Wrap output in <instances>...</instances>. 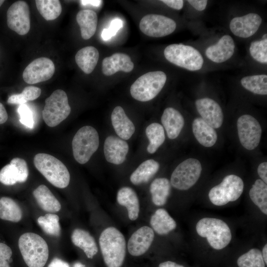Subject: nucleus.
I'll use <instances>...</instances> for the list:
<instances>
[{
	"instance_id": "3c124183",
	"label": "nucleus",
	"mask_w": 267,
	"mask_h": 267,
	"mask_svg": "<svg viewBox=\"0 0 267 267\" xmlns=\"http://www.w3.org/2000/svg\"><path fill=\"white\" fill-rule=\"evenodd\" d=\"M81 3L84 6H90L97 7L101 5L102 1L99 0H80Z\"/></svg>"
},
{
	"instance_id": "72a5a7b5",
	"label": "nucleus",
	"mask_w": 267,
	"mask_h": 267,
	"mask_svg": "<svg viewBox=\"0 0 267 267\" xmlns=\"http://www.w3.org/2000/svg\"><path fill=\"white\" fill-rule=\"evenodd\" d=\"M252 201L267 215V185L262 179H257L249 192Z\"/></svg>"
},
{
	"instance_id": "412c9836",
	"label": "nucleus",
	"mask_w": 267,
	"mask_h": 267,
	"mask_svg": "<svg viewBox=\"0 0 267 267\" xmlns=\"http://www.w3.org/2000/svg\"><path fill=\"white\" fill-rule=\"evenodd\" d=\"M111 119L113 127L120 138L128 140L132 137L135 127L122 107L117 106L113 109Z\"/></svg>"
},
{
	"instance_id": "7c9ffc66",
	"label": "nucleus",
	"mask_w": 267,
	"mask_h": 267,
	"mask_svg": "<svg viewBox=\"0 0 267 267\" xmlns=\"http://www.w3.org/2000/svg\"><path fill=\"white\" fill-rule=\"evenodd\" d=\"M171 184L166 178L155 179L150 185V192L154 205L161 206L165 205L170 194Z\"/></svg>"
},
{
	"instance_id": "b1692460",
	"label": "nucleus",
	"mask_w": 267,
	"mask_h": 267,
	"mask_svg": "<svg viewBox=\"0 0 267 267\" xmlns=\"http://www.w3.org/2000/svg\"><path fill=\"white\" fill-rule=\"evenodd\" d=\"M192 131L198 142L205 147L213 146L217 140L218 136L215 129L201 118H197L193 120Z\"/></svg>"
},
{
	"instance_id": "49530a36",
	"label": "nucleus",
	"mask_w": 267,
	"mask_h": 267,
	"mask_svg": "<svg viewBox=\"0 0 267 267\" xmlns=\"http://www.w3.org/2000/svg\"><path fill=\"white\" fill-rule=\"evenodd\" d=\"M258 174L261 179L267 183V163L266 162L261 163L257 169Z\"/></svg>"
},
{
	"instance_id": "09e8293b",
	"label": "nucleus",
	"mask_w": 267,
	"mask_h": 267,
	"mask_svg": "<svg viewBox=\"0 0 267 267\" xmlns=\"http://www.w3.org/2000/svg\"><path fill=\"white\" fill-rule=\"evenodd\" d=\"M187 1L198 11L204 10L207 4V0H188Z\"/></svg>"
},
{
	"instance_id": "423d86ee",
	"label": "nucleus",
	"mask_w": 267,
	"mask_h": 267,
	"mask_svg": "<svg viewBox=\"0 0 267 267\" xmlns=\"http://www.w3.org/2000/svg\"><path fill=\"white\" fill-rule=\"evenodd\" d=\"M164 54L170 62L189 71L201 69L204 62L199 51L190 45L170 44L165 48Z\"/></svg>"
},
{
	"instance_id": "f03ea898",
	"label": "nucleus",
	"mask_w": 267,
	"mask_h": 267,
	"mask_svg": "<svg viewBox=\"0 0 267 267\" xmlns=\"http://www.w3.org/2000/svg\"><path fill=\"white\" fill-rule=\"evenodd\" d=\"M18 247L23 259L28 267H44L48 258L47 243L39 235L33 232L22 234Z\"/></svg>"
},
{
	"instance_id": "aec40b11",
	"label": "nucleus",
	"mask_w": 267,
	"mask_h": 267,
	"mask_svg": "<svg viewBox=\"0 0 267 267\" xmlns=\"http://www.w3.org/2000/svg\"><path fill=\"white\" fill-rule=\"evenodd\" d=\"M134 67V65L130 57L122 53H116L111 56L105 57L102 62V71L108 76L120 71L130 72Z\"/></svg>"
},
{
	"instance_id": "473e14b6",
	"label": "nucleus",
	"mask_w": 267,
	"mask_h": 267,
	"mask_svg": "<svg viewBox=\"0 0 267 267\" xmlns=\"http://www.w3.org/2000/svg\"><path fill=\"white\" fill-rule=\"evenodd\" d=\"M145 134L149 141L147 150L149 153H154L165 140L164 129L160 124L153 123L147 127Z\"/></svg>"
},
{
	"instance_id": "a878e982",
	"label": "nucleus",
	"mask_w": 267,
	"mask_h": 267,
	"mask_svg": "<svg viewBox=\"0 0 267 267\" xmlns=\"http://www.w3.org/2000/svg\"><path fill=\"white\" fill-rule=\"evenodd\" d=\"M150 223L152 229L159 235H166L177 227L176 221L164 209H158L152 215Z\"/></svg>"
},
{
	"instance_id": "6e6552de",
	"label": "nucleus",
	"mask_w": 267,
	"mask_h": 267,
	"mask_svg": "<svg viewBox=\"0 0 267 267\" xmlns=\"http://www.w3.org/2000/svg\"><path fill=\"white\" fill-rule=\"evenodd\" d=\"M70 112L71 107L66 92L58 89L45 99L42 116L48 126L54 127L66 119Z\"/></svg>"
},
{
	"instance_id": "4c0bfd02",
	"label": "nucleus",
	"mask_w": 267,
	"mask_h": 267,
	"mask_svg": "<svg viewBox=\"0 0 267 267\" xmlns=\"http://www.w3.org/2000/svg\"><path fill=\"white\" fill-rule=\"evenodd\" d=\"M239 267H265L261 251L257 248H252L242 254L237 259Z\"/></svg>"
},
{
	"instance_id": "864d4df0",
	"label": "nucleus",
	"mask_w": 267,
	"mask_h": 267,
	"mask_svg": "<svg viewBox=\"0 0 267 267\" xmlns=\"http://www.w3.org/2000/svg\"><path fill=\"white\" fill-rule=\"evenodd\" d=\"M159 267H184L172 261H166L160 263Z\"/></svg>"
},
{
	"instance_id": "58836bf2",
	"label": "nucleus",
	"mask_w": 267,
	"mask_h": 267,
	"mask_svg": "<svg viewBox=\"0 0 267 267\" xmlns=\"http://www.w3.org/2000/svg\"><path fill=\"white\" fill-rule=\"evenodd\" d=\"M41 94V89L35 86L25 88L22 92L10 96L7 100L9 104H24L29 101L34 100L38 98Z\"/></svg>"
},
{
	"instance_id": "a18cd8bd",
	"label": "nucleus",
	"mask_w": 267,
	"mask_h": 267,
	"mask_svg": "<svg viewBox=\"0 0 267 267\" xmlns=\"http://www.w3.org/2000/svg\"><path fill=\"white\" fill-rule=\"evenodd\" d=\"M12 252L11 248L3 243H0V257L10 262Z\"/></svg>"
},
{
	"instance_id": "37998d69",
	"label": "nucleus",
	"mask_w": 267,
	"mask_h": 267,
	"mask_svg": "<svg viewBox=\"0 0 267 267\" xmlns=\"http://www.w3.org/2000/svg\"><path fill=\"white\" fill-rule=\"evenodd\" d=\"M10 163L14 165L17 169L19 173L18 182H25L29 175V170L26 161L20 158H14Z\"/></svg>"
},
{
	"instance_id": "2eb2a0df",
	"label": "nucleus",
	"mask_w": 267,
	"mask_h": 267,
	"mask_svg": "<svg viewBox=\"0 0 267 267\" xmlns=\"http://www.w3.org/2000/svg\"><path fill=\"white\" fill-rule=\"evenodd\" d=\"M195 106L201 118L214 129L219 128L222 124L223 115L219 104L210 98L198 99Z\"/></svg>"
},
{
	"instance_id": "8fccbe9b",
	"label": "nucleus",
	"mask_w": 267,
	"mask_h": 267,
	"mask_svg": "<svg viewBox=\"0 0 267 267\" xmlns=\"http://www.w3.org/2000/svg\"><path fill=\"white\" fill-rule=\"evenodd\" d=\"M47 267H70V266L67 262L59 258H55L51 261Z\"/></svg>"
},
{
	"instance_id": "f8f14e48",
	"label": "nucleus",
	"mask_w": 267,
	"mask_h": 267,
	"mask_svg": "<svg viewBox=\"0 0 267 267\" xmlns=\"http://www.w3.org/2000/svg\"><path fill=\"white\" fill-rule=\"evenodd\" d=\"M176 22L170 18L160 14H147L141 19L139 29L145 35L154 38L166 36L176 29Z\"/></svg>"
},
{
	"instance_id": "39448f33",
	"label": "nucleus",
	"mask_w": 267,
	"mask_h": 267,
	"mask_svg": "<svg viewBox=\"0 0 267 267\" xmlns=\"http://www.w3.org/2000/svg\"><path fill=\"white\" fill-rule=\"evenodd\" d=\"M166 74L161 71L146 73L139 77L131 86L130 93L135 99L145 102L155 97L164 87Z\"/></svg>"
},
{
	"instance_id": "a211bd4d",
	"label": "nucleus",
	"mask_w": 267,
	"mask_h": 267,
	"mask_svg": "<svg viewBox=\"0 0 267 267\" xmlns=\"http://www.w3.org/2000/svg\"><path fill=\"white\" fill-rule=\"evenodd\" d=\"M129 145L124 139L114 135L108 136L104 143V154L107 162L115 165L123 163L129 151Z\"/></svg>"
},
{
	"instance_id": "de8ad7c7",
	"label": "nucleus",
	"mask_w": 267,
	"mask_h": 267,
	"mask_svg": "<svg viewBox=\"0 0 267 267\" xmlns=\"http://www.w3.org/2000/svg\"><path fill=\"white\" fill-rule=\"evenodd\" d=\"M161 1L168 6L177 10H180L183 7V1L182 0H162Z\"/></svg>"
},
{
	"instance_id": "20e7f679",
	"label": "nucleus",
	"mask_w": 267,
	"mask_h": 267,
	"mask_svg": "<svg viewBox=\"0 0 267 267\" xmlns=\"http://www.w3.org/2000/svg\"><path fill=\"white\" fill-rule=\"evenodd\" d=\"M196 230L197 234L206 238L209 245L216 250H221L226 247L232 238L228 225L219 219L203 218L197 222Z\"/></svg>"
},
{
	"instance_id": "79ce46f5",
	"label": "nucleus",
	"mask_w": 267,
	"mask_h": 267,
	"mask_svg": "<svg viewBox=\"0 0 267 267\" xmlns=\"http://www.w3.org/2000/svg\"><path fill=\"white\" fill-rule=\"evenodd\" d=\"M17 112L20 115V122L21 124L30 129L34 126V120L32 111L26 104L19 105Z\"/></svg>"
},
{
	"instance_id": "c9c22d12",
	"label": "nucleus",
	"mask_w": 267,
	"mask_h": 267,
	"mask_svg": "<svg viewBox=\"0 0 267 267\" xmlns=\"http://www.w3.org/2000/svg\"><path fill=\"white\" fill-rule=\"evenodd\" d=\"M35 2L38 11L47 21L56 19L61 13L62 6L58 0H36Z\"/></svg>"
},
{
	"instance_id": "dca6fc26",
	"label": "nucleus",
	"mask_w": 267,
	"mask_h": 267,
	"mask_svg": "<svg viewBox=\"0 0 267 267\" xmlns=\"http://www.w3.org/2000/svg\"><path fill=\"white\" fill-rule=\"evenodd\" d=\"M262 18L257 13H250L233 18L229 24L231 32L236 36L247 38L253 36L259 29Z\"/></svg>"
},
{
	"instance_id": "c85d7f7f",
	"label": "nucleus",
	"mask_w": 267,
	"mask_h": 267,
	"mask_svg": "<svg viewBox=\"0 0 267 267\" xmlns=\"http://www.w3.org/2000/svg\"><path fill=\"white\" fill-rule=\"evenodd\" d=\"M76 20L80 26L81 36L84 40H88L95 34L97 24V16L95 11L90 9L79 11Z\"/></svg>"
},
{
	"instance_id": "0eeeda50",
	"label": "nucleus",
	"mask_w": 267,
	"mask_h": 267,
	"mask_svg": "<svg viewBox=\"0 0 267 267\" xmlns=\"http://www.w3.org/2000/svg\"><path fill=\"white\" fill-rule=\"evenodd\" d=\"M72 150L76 161L81 164L87 163L99 146V135L91 126H85L75 134L72 142Z\"/></svg>"
},
{
	"instance_id": "4468645a",
	"label": "nucleus",
	"mask_w": 267,
	"mask_h": 267,
	"mask_svg": "<svg viewBox=\"0 0 267 267\" xmlns=\"http://www.w3.org/2000/svg\"><path fill=\"white\" fill-rule=\"evenodd\" d=\"M55 66L49 58L39 57L32 61L24 69L22 77L29 84H35L50 79L54 74Z\"/></svg>"
},
{
	"instance_id": "603ef678",
	"label": "nucleus",
	"mask_w": 267,
	"mask_h": 267,
	"mask_svg": "<svg viewBox=\"0 0 267 267\" xmlns=\"http://www.w3.org/2000/svg\"><path fill=\"white\" fill-rule=\"evenodd\" d=\"M7 112L3 104L0 102V124L4 123L7 121Z\"/></svg>"
},
{
	"instance_id": "c03bdc74",
	"label": "nucleus",
	"mask_w": 267,
	"mask_h": 267,
	"mask_svg": "<svg viewBox=\"0 0 267 267\" xmlns=\"http://www.w3.org/2000/svg\"><path fill=\"white\" fill-rule=\"evenodd\" d=\"M123 22L119 18L113 19L110 23V27L105 29V34L107 37L111 39L122 27Z\"/></svg>"
},
{
	"instance_id": "4be33fe9",
	"label": "nucleus",
	"mask_w": 267,
	"mask_h": 267,
	"mask_svg": "<svg viewBox=\"0 0 267 267\" xmlns=\"http://www.w3.org/2000/svg\"><path fill=\"white\" fill-rule=\"evenodd\" d=\"M161 122L168 137L171 139L176 138L179 134L184 124L181 113L172 107L166 108L161 117Z\"/></svg>"
},
{
	"instance_id": "393cba45",
	"label": "nucleus",
	"mask_w": 267,
	"mask_h": 267,
	"mask_svg": "<svg viewBox=\"0 0 267 267\" xmlns=\"http://www.w3.org/2000/svg\"><path fill=\"white\" fill-rule=\"evenodd\" d=\"M33 195L39 206L44 211L53 213L60 210V202L45 185H39L34 190Z\"/></svg>"
},
{
	"instance_id": "4d7b16f0",
	"label": "nucleus",
	"mask_w": 267,
	"mask_h": 267,
	"mask_svg": "<svg viewBox=\"0 0 267 267\" xmlns=\"http://www.w3.org/2000/svg\"><path fill=\"white\" fill-rule=\"evenodd\" d=\"M73 267H86L84 265L80 262H76L73 265Z\"/></svg>"
},
{
	"instance_id": "5701e85b",
	"label": "nucleus",
	"mask_w": 267,
	"mask_h": 267,
	"mask_svg": "<svg viewBox=\"0 0 267 267\" xmlns=\"http://www.w3.org/2000/svg\"><path fill=\"white\" fill-rule=\"evenodd\" d=\"M119 204L124 206L128 211L129 218L131 221L136 220L139 213V203L137 195L134 189L130 187H123L117 194Z\"/></svg>"
},
{
	"instance_id": "a19ab883",
	"label": "nucleus",
	"mask_w": 267,
	"mask_h": 267,
	"mask_svg": "<svg viewBox=\"0 0 267 267\" xmlns=\"http://www.w3.org/2000/svg\"><path fill=\"white\" fill-rule=\"evenodd\" d=\"M19 181V173L11 163L4 166L0 171V182L6 185H12Z\"/></svg>"
},
{
	"instance_id": "9b49d317",
	"label": "nucleus",
	"mask_w": 267,
	"mask_h": 267,
	"mask_svg": "<svg viewBox=\"0 0 267 267\" xmlns=\"http://www.w3.org/2000/svg\"><path fill=\"white\" fill-rule=\"evenodd\" d=\"M237 127L241 145L249 150L256 148L262 135V128L259 122L251 115L245 114L238 119Z\"/></svg>"
},
{
	"instance_id": "5fc2aeb1",
	"label": "nucleus",
	"mask_w": 267,
	"mask_h": 267,
	"mask_svg": "<svg viewBox=\"0 0 267 267\" xmlns=\"http://www.w3.org/2000/svg\"><path fill=\"white\" fill-rule=\"evenodd\" d=\"M262 256L264 260L266 265L267 264V244H266L262 250Z\"/></svg>"
},
{
	"instance_id": "ddd939ff",
	"label": "nucleus",
	"mask_w": 267,
	"mask_h": 267,
	"mask_svg": "<svg viewBox=\"0 0 267 267\" xmlns=\"http://www.w3.org/2000/svg\"><path fill=\"white\" fill-rule=\"evenodd\" d=\"M7 24L12 30L20 35H25L30 29V9L27 3L18 0L8 8L7 13Z\"/></svg>"
},
{
	"instance_id": "2f4dec72",
	"label": "nucleus",
	"mask_w": 267,
	"mask_h": 267,
	"mask_svg": "<svg viewBox=\"0 0 267 267\" xmlns=\"http://www.w3.org/2000/svg\"><path fill=\"white\" fill-rule=\"evenodd\" d=\"M22 217V211L19 205L7 197L0 198V218L3 220L17 222Z\"/></svg>"
},
{
	"instance_id": "c756f323",
	"label": "nucleus",
	"mask_w": 267,
	"mask_h": 267,
	"mask_svg": "<svg viewBox=\"0 0 267 267\" xmlns=\"http://www.w3.org/2000/svg\"><path fill=\"white\" fill-rule=\"evenodd\" d=\"M160 165L153 159L142 162L130 176V181L134 185L147 182L158 171Z\"/></svg>"
},
{
	"instance_id": "9d476101",
	"label": "nucleus",
	"mask_w": 267,
	"mask_h": 267,
	"mask_svg": "<svg viewBox=\"0 0 267 267\" xmlns=\"http://www.w3.org/2000/svg\"><path fill=\"white\" fill-rule=\"evenodd\" d=\"M202 166L199 160L187 159L180 163L173 171L170 179L171 185L180 190H186L193 186L199 178Z\"/></svg>"
},
{
	"instance_id": "7ed1b4c3",
	"label": "nucleus",
	"mask_w": 267,
	"mask_h": 267,
	"mask_svg": "<svg viewBox=\"0 0 267 267\" xmlns=\"http://www.w3.org/2000/svg\"><path fill=\"white\" fill-rule=\"evenodd\" d=\"M36 169L53 185L66 187L70 182V176L65 165L55 157L44 153L36 154L34 158Z\"/></svg>"
},
{
	"instance_id": "6e6d98bb",
	"label": "nucleus",
	"mask_w": 267,
	"mask_h": 267,
	"mask_svg": "<svg viewBox=\"0 0 267 267\" xmlns=\"http://www.w3.org/2000/svg\"><path fill=\"white\" fill-rule=\"evenodd\" d=\"M0 267H10L7 261L0 257Z\"/></svg>"
},
{
	"instance_id": "6ab92c4d",
	"label": "nucleus",
	"mask_w": 267,
	"mask_h": 267,
	"mask_svg": "<svg viewBox=\"0 0 267 267\" xmlns=\"http://www.w3.org/2000/svg\"><path fill=\"white\" fill-rule=\"evenodd\" d=\"M235 44L232 37L225 35L215 44L209 46L205 51L206 56L215 63H222L228 60L233 54Z\"/></svg>"
},
{
	"instance_id": "f704fd0d",
	"label": "nucleus",
	"mask_w": 267,
	"mask_h": 267,
	"mask_svg": "<svg viewBox=\"0 0 267 267\" xmlns=\"http://www.w3.org/2000/svg\"><path fill=\"white\" fill-rule=\"evenodd\" d=\"M242 86L257 94H267V75L265 74L246 76L240 81Z\"/></svg>"
},
{
	"instance_id": "1a4fd4ad",
	"label": "nucleus",
	"mask_w": 267,
	"mask_h": 267,
	"mask_svg": "<svg viewBox=\"0 0 267 267\" xmlns=\"http://www.w3.org/2000/svg\"><path fill=\"white\" fill-rule=\"evenodd\" d=\"M243 189L242 179L235 175H229L225 177L219 184L212 188L208 196L214 205L221 206L237 200Z\"/></svg>"
},
{
	"instance_id": "cd10ccee",
	"label": "nucleus",
	"mask_w": 267,
	"mask_h": 267,
	"mask_svg": "<svg viewBox=\"0 0 267 267\" xmlns=\"http://www.w3.org/2000/svg\"><path fill=\"white\" fill-rule=\"evenodd\" d=\"M99 58L98 50L93 46H87L80 49L75 55V61L86 74L91 73L94 69Z\"/></svg>"
},
{
	"instance_id": "f257e3e1",
	"label": "nucleus",
	"mask_w": 267,
	"mask_h": 267,
	"mask_svg": "<svg viewBox=\"0 0 267 267\" xmlns=\"http://www.w3.org/2000/svg\"><path fill=\"white\" fill-rule=\"evenodd\" d=\"M99 244L107 267H121L126 256V245L123 234L114 227H108L101 233Z\"/></svg>"
},
{
	"instance_id": "f3484780",
	"label": "nucleus",
	"mask_w": 267,
	"mask_h": 267,
	"mask_svg": "<svg viewBox=\"0 0 267 267\" xmlns=\"http://www.w3.org/2000/svg\"><path fill=\"white\" fill-rule=\"evenodd\" d=\"M154 238L153 230L143 226L134 231L130 238L127 245L129 253L133 256H139L149 249Z\"/></svg>"
},
{
	"instance_id": "13d9d810",
	"label": "nucleus",
	"mask_w": 267,
	"mask_h": 267,
	"mask_svg": "<svg viewBox=\"0 0 267 267\" xmlns=\"http://www.w3.org/2000/svg\"><path fill=\"white\" fill-rule=\"evenodd\" d=\"M4 0H0V7L1 6V5L3 4V3L4 2Z\"/></svg>"
},
{
	"instance_id": "ea45409f",
	"label": "nucleus",
	"mask_w": 267,
	"mask_h": 267,
	"mask_svg": "<svg viewBox=\"0 0 267 267\" xmlns=\"http://www.w3.org/2000/svg\"><path fill=\"white\" fill-rule=\"evenodd\" d=\"M249 51L251 56L257 61L267 63V39L252 42L250 45Z\"/></svg>"
},
{
	"instance_id": "bb28decb",
	"label": "nucleus",
	"mask_w": 267,
	"mask_h": 267,
	"mask_svg": "<svg viewBox=\"0 0 267 267\" xmlns=\"http://www.w3.org/2000/svg\"><path fill=\"white\" fill-rule=\"evenodd\" d=\"M71 240L77 247L81 249L87 257L92 259L98 252V248L94 238L84 229L76 228L71 235Z\"/></svg>"
},
{
	"instance_id": "e433bc0d",
	"label": "nucleus",
	"mask_w": 267,
	"mask_h": 267,
	"mask_svg": "<svg viewBox=\"0 0 267 267\" xmlns=\"http://www.w3.org/2000/svg\"><path fill=\"white\" fill-rule=\"evenodd\" d=\"M58 216L52 213H48L44 216H40L37 222L43 230L47 234L59 236L61 234V227Z\"/></svg>"
}]
</instances>
